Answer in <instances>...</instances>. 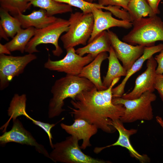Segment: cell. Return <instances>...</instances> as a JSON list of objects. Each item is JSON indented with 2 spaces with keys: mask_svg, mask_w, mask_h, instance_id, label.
<instances>
[{
  "mask_svg": "<svg viewBox=\"0 0 163 163\" xmlns=\"http://www.w3.org/2000/svg\"><path fill=\"white\" fill-rule=\"evenodd\" d=\"M120 77L116 78L107 89L98 91L96 87L84 91L78 94L68 106L74 119H83L95 125L98 129L108 133L117 130L113 121L120 119L123 115L125 108L122 104H114L112 102V90Z\"/></svg>",
  "mask_w": 163,
  "mask_h": 163,
  "instance_id": "obj_1",
  "label": "cell"
},
{
  "mask_svg": "<svg viewBox=\"0 0 163 163\" xmlns=\"http://www.w3.org/2000/svg\"><path fill=\"white\" fill-rule=\"evenodd\" d=\"M95 87L89 80L78 75H66L56 80L51 90L53 96L49 104V118L58 117L65 111L63 107L66 99L69 97L74 100L81 92Z\"/></svg>",
  "mask_w": 163,
  "mask_h": 163,
  "instance_id": "obj_2",
  "label": "cell"
},
{
  "mask_svg": "<svg viewBox=\"0 0 163 163\" xmlns=\"http://www.w3.org/2000/svg\"><path fill=\"white\" fill-rule=\"evenodd\" d=\"M132 23V29L122 39L124 42L149 47L155 45L157 41H163V21L157 14Z\"/></svg>",
  "mask_w": 163,
  "mask_h": 163,
  "instance_id": "obj_3",
  "label": "cell"
},
{
  "mask_svg": "<svg viewBox=\"0 0 163 163\" xmlns=\"http://www.w3.org/2000/svg\"><path fill=\"white\" fill-rule=\"evenodd\" d=\"M69 29L60 39L66 50L81 44L85 46L92 34L94 24L92 13L77 12L71 14Z\"/></svg>",
  "mask_w": 163,
  "mask_h": 163,
  "instance_id": "obj_4",
  "label": "cell"
},
{
  "mask_svg": "<svg viewBox=\"0 0 163 163\" xmlns=\"http://www.w3.org/2000/svg\"><path fill=\"white\" fill-rule=\"evenodd\" d=\"M156 95L149 91L143 93L139 97L133 99L122 97L113 98L114 104H122L125 108L123 115L120 120L123 123H131L137 120H150L153 114L152 103L156 99Z\"/></svg>",
  "mask_w": 163,
  "mask_h": 163,
  "instance_id": "obj_5",
  "label": "cell"
},
{
  "mask_svg": "<svg viewBox=\"0 0 163 163\" xmlns=\"http://www.w3.org/2000/svg\"><path fill=\"white\" fill-rule=\"evenodd\" d=\"M69 26L68 20L57 18L54 22L45 27L35 29L34 35L27 45L25 52L28 53L38 52L37 48L38 45L51 44L55 47V49L52 51L53 55L59 56L63 50L58 44V40L63 33L68 31Z\"/></svg>",
  "mask_w": 163,
  "mask_h": 163,
  "instance_id": "obj_6",
  "label": "cell"
},
{
  "mask_svg": "<svg viewBox=\"0 0 163 163\" xmlns=\"http://www.w3.org/2000/svg\"><path fill=\"white\" fill-rule=\"evenodd\" d=\"M78 139L71 135L63 141L53 144L50 159L55 162L64 163H106L103 160L85 154L78 144Z\"/></svg>",
  "mask_w": 163,
  "mask_h": 163,
  "instance_id": "obj_7",
  "label": "cell"
},
{
  "mask_svg": "<svg viewBox=\"0 0 163 163\" xmlns=\"http://www.w3.org/2000/svg\"><path fill=\"white\" fill-rule=\"evenodd\" d=\"M66 51V56L60 60L53 61L49 57L44 64V68L66 75L78 76L83 68L96 57L90 54L84 56H80L76 53L74 47L69 48Z\"/></svg>",
  "mask_w": 163,
  "mask_h": 163,
  "instance_id": "obj_8",
  "label": "cell"
},
{
  "mask_svg": "<svg viewBox=\"0 0 163 163\" xmlns=\"http://www.w3.org/2000/svg\"><path fill=\"white\" fill-rule=\"evenodd\" d=\"M37 58L33 53L18 56L0 54V90L7 88L14 77L22 74L27 65Z\"/></svg>",
  "mask_w": 163,
  "mask_h": 163,
  "instance_id": "obj_9",
  "label": "cell"
},
{
  "mask_svg": "<svg viewBox=\"0 0 163 163\" xmlns=\"http://www.w3.org/2000/svg\"><path fill=\"white\" fill-rule=\"evenodd\" d=\"M111 46L117 57L122 62L127 72L143 54L145 46L133 45L120 40L113 32L107 30Z\"/></svg>",
  "mask_w": 163,
  "mask_h": 163,
  "instance_id": "obj_10",
  "label": "cell"
},
{
  "mask_svg": "<svg viewBox=\"0 0 163 163\" xmlns=\"http://www.w3.org/2000/svg\"><path fill=\"white\" fill-rule=\"evenodd\" d=\"M13 122L11 129L5 132L0 136L1 145L14 142L34 146L37 152L50 158V154L44 147L38 143L31 133L24 127L18 119L17 118Z\"/></svg>",
  "mask_w": 163,
  "mask_h": 163,
  "instance_id": "obj_11",
  "label": "cell"
},
{
  "mask_svg": "<svg viewBox=\"0 0 163 163\" xmlns=\"http://www.w3.org/2000/svg\"><path fill=\"white\" fill-rule=\"evenodd\" d=\"M157 62L153 56L147 60L145 70L136 78L133 89L130 92L124 94L122 98L133 99L139 97L143 93L149 91L153 92L154 84L157 74Z\"/></svg>",
  "mask_w": 163,
  "mask_h": 163,
  "instance_id": "obj_12",
  "label": "cell"
},
{
  "mask_svg": "<svg viewBox=\"0 0 163 163\" xmlns=\"http://www.w3.org/2000/svg\"><path fill=\"white\" fill-rule=\"evenodd\" d=\"M91 13L94 18V26L88 43L93 41L101 32L112 27L129 29L133 26L131 22L114 18L112 16V13L109 11H104L102 9L93 7Z\"/></svg>",
  "mask_w": 163,
  "mask_h": 163,
  "instance_id": "obj_13",
  "label": "cell"
},
{
  "mask_svg": "<svg viewBox=\"0 0 163 163\" xmlns=\"http://www.w3.org/2000/svg\"><path fill=\"white\" fill-rule=\"evenodd\" d=\"M123 123L120 119L113 121V126L118 131L119 136L117 140L114 143L103 147H96L93 150L94 152L98 154L104 149L112 146H120L126 149L133 157L142 163L149 160L146 155H142L139 154L132 146L130 140V136L136 133L137 130L134 129H127L124 127Z\"/></svg>",
  "mask_w": 163,
  "mask_h": 163,
  "instance_id": "obj_14",
  "label": "cell"
},
{
  "mask_svg": "<svg viewBox=\"0 0 163 163\" xmlns=\"http://www.w3.org/2000/svg\"><path fill=\"white\" fill-rule=\"evenodd\" d=\"M74 121L71 125L62 123L60 126L68 134L76 136L79 140H82L80 147L82 149H85L91 145L90 139L97 133L98 129L95 125L83 119H78Z\"/></svg>",
  "mask_w": 163,
  "mask_h": 163,
  "instance_id": "obj_15",
  "label": "cell"
},
{
  "mask_svg": "<svg viewBox=\"0 0 163 163\" xmlns=\"http://www.w3.org/2000/svg\"><path fill=\"white\" fill-rule=\"evenodd\" d=\"M163 49V44L160 43L151 46H145L142 55L133 64L121 83L112 90L113 98L121 97L124 94L126 84L129 78L142 67L144 62L153 56L155 54L159 52Z\"/></svg>",
  "mask_w": 163,
  "mask_h": 163,
  "instance_id": "obj_16",
  "label": "cell"
},
{
  "mask_svg": "<svg viewBox=\"0 0 163 163\" xmlns=\"http://www.w3.org/2000/svg\"><path fill=\"white\" fill-rule=\"evenodd\" d=\"M20 21L22 28L24 29L34 27L36 29L45 27L54 22L57 18L48 15L44 9L40 8L34 10L30 14L21 13L14 16Z\"/></svg>",
  "mask_w": 163,
  "mask_h": 163,
  "instance_id": "obj_17",
  "label": "cell"
},
{
  "mask_svg": "<svg viewBox=\"0 0 163 163\" xmlns=\"http://www.w3.org/2000/svg\"><path fill=\"white\" fill-rule=\"evenodd\" d=\"M108 56L107 52L100 53L92 61L83 68L78 76L89 80L94 85L98 91L107 89L103 85L102 81L100 68L102 62L107 58Z\"/></svg>",
  "mask_w": 163,
  "mask_h": 163,
  "instance_id": "obj_18",
  "label": "cell"
},
{
  "mask_svg": "<svg viewBox=\"0 0 163 163\" xmlns=\"http://www.w3.org/2000/svg\"><path fill=\"white\" fill-rule=\"evenodd\" d=\"M111 47L107 31L105 30L100 33L87 45L75 50L76 53L81 56H83L86 54H90L96 57L102 52H109Z\"/></svg>",
  "mask_w": 163,
  "mask_h": 163,
  "instance_id": "obj_19",
  "label": "cell"
},
{
  "mask_svg": "<svg viewBox=\"0 0 163 163\" xmlns=\"http://www.w3.org/2000/svg\"><path fill=\"white\" fill-rule=\"evenodd\" d=\"M109 53L107 58L109 62L108 69L102 82L103 85L107 88L109 87L114 79L121 76H125L127 74V71L120 63L111 46Z\"/></svg>",
  "mask_w": 163,
  "mask_h": 163,
  "instance_id": "obj_20",
  "label": "cell"
},
{
  "mask_svg": "<svg viewBox=\"0 0 163 163\" xmlns=\"http://www.w3.org/2000/svg\"><path fill=\"white\" fill-rule=\"evenodd\" d=\"M35 30L34 27L21 28L11 40L5 45L11 52L18 51L24 53L27 45L34 35Z\"/></svg>",
  "mask_w": 163,
  "mask_h": 163,
  "instance_id": "obj_21",
  "label": "cell"
},
{
  "mask_svg": "<svg viewBox=\"0 0 163 163\" xmlns=\"http://www.w3.org/2000/svg\"><path fill=\"white\" fill-rule=\"evenodd\" d=\"M31 5L45 10L49 16L72 12V6L54 0H27Z\"/></svg>",
  "mask_w": 163,
  "mask_h": 163,
  "instance_id": "obj_22",
  "label": "cell"
},
{
  "mask_svg": "<svg viewBox=\"0 0 163 163\" xmlns=\"http://www.w3.org/2000/svg\"><path fill=\"white\" fill-rule=\"evenodd\" d=\"M127 11L131 22L143 18L156 15L146 0H130Z\"/></svg>",
  "mask_w": 163,
  "mask_h": 163,
  "instance_id": "obj_23",
  "label": "cell"
},
{
  "mask_svg": "<svg viewBox=\"0 0 163 163\" xmlns=\"http://www.w3.org/2000/svg\"><path fill=\"white\" fill-rule=\"evenodd\" d=\"M0 26H1L8 37L12 38L18 31L22 28L19 20L12 16L8 11L0 7Z\"/></svg>",
  "mask_w": 163,
  "mask_h": 163,
  "instance_id": "obj_24",
  "label": "cell"
},
{
  "mask_svg": "<svg viewBox=\"0 0 163 163\" xmlns=\"http://www.w3.org/2000/svg\"><path fill=\"white\" fill-rule=\"evenodd\" d=\"M26 95L25 94L19 95L15 94L12 98L8 110V114L10 119L6 123L7 126L10 120H14L21 116L22 111L26 109Z\"/></svg>",
  "mask_w": 163,
  "mask_h": 163,
  "instance_id": "obj_25",
  "label": "cell"
},
{
  "mask_svg": "<svg viewBox=\"0 0 163 163\" xmlns=\"http://www.w3.org/2000/svg\"><path fill=\"white\" fill-rule=\"evenodd\" d=\"M0 5L13 16L24 12L31 5L27 0H0Z\"/></svg>",
  "mask_w": 163,
  "mask_h": 163,
  "instance_id": "obj_26",
  "label": "cell"
},
{
  "mask_svg": "<svg viewBox=\"0 0 163 163\" xmlns=\"http://www.w3.org/2000/svg\"><path fill=\"white\" fill-rule=\"evenodd\" d=\"M57 2L68 4L82 10L83 13H91L93 7L102 9L103 6L98 3H90L84 0H54Z\"/></svg>",
  "mask_w": 163,
  "mask_h": 163,
  "instance_id": "obj_27",
  "label": "cell"
},
{
  "mask_svg": "<svg viewBox=\"0 0 163 163\" xmlns=\"http://www.w3.org/2000/svg\"><path fill=\"white\" fill-rule=\"evenodd\" d=\"M120 7L117 6L109 5L103 6L102 9L110 12L116 17L122 20L131 22L130 15L128 12L125 10L120 9Z\"/></svg>",
  "mask_w": 163,
  "mask_h": 163,
  "instance_id": "obj_28",
  "label": "cell"
},
{
  "mask_svg": "<svg viewBox=\"0 0 163 163\" xmlns=\"http://www.w3.org/2000/svg\"><path fill=\"white\" fill-rule=\"evenodd\" d=\"M130 0H98V4L103 6H117L123 7L127 11L128 6Z\"/></svg>",
  "mask_w": 163,
  "mask_h": 163,
  "instance_id": "obj_29",
  "label": "cell"
},
{
  "mask_svg": "<svg viewBox=\"0 0 163 163\" xmlns=\"http://www.w3.org/2000/svg\"><path fill=\"white\" fill-rule=\"evenodd\" d=\"M154 88L156 90L163 102V74H156L154 84Z\"/></svg>",
  "mask_w": 163,
  "mask_h": 163,
  "instance_id": "obj_30",
  "label": "cell"
},
{
  "mask_svg": "<svg viewBox=\"0 0 163 163\" xmlns=\"http://www.w3.org/2000/svg\"><path fill=\"white\" fill-rule=\"evenodd\" d=\"M154 58L158 64L156 72L157 74H163V49Z\"/></svg>",
  "mask_w": 163,
  "mask_h": 163,
  "instance_id": "obj_31",
  "label": "cell"
},
{
  "mask_svg": "<svg viewBox=\"0 0 163 163\" xmlns=\"http://www.w3.org/2000/svg\"><path fill=\"white\" fill-rule=\"evenodd\" d=\"M161 0H147V2L152 9L156 14L160 13L158 6Z\"/></svg>",
  "mask_w": 163,
  "mask_h": 163,
  "instance_id": "obj_32",
  "label": "cell"
},
{
  "mask_svg": "<svg viewBox=\"0 0 163 163\" xmlns=\"http://www.w3.org/2000/svg\"><path fill=\"white\" fill-rule=\"evenodd\" d=\"M11 52L6 47L5 45L0 43V54L10 55Z\"/></svg>",
  "mask_w": 163,
  "mask_h": 163,
  "instance_id": "obj_33",
  "label": "cell"
},
{
  "mask_svg": "<svg viewBox=\"0 0 163 163\" xmlns=\"http://www.w3.org/2000/svg\"><path fill=\"white\" fill-rule=\"evenodd\" d=\"M0 36L1 38H3L7 41H8L9 40V37H8L3 28L1 26H0Z\"/></svg>",
  "mask_w": 163,
  "mask_h": 163,
  "instance_id": "obj_34",
  "label": "cell"
},
{
  "mask_svg": "<svg viewBox=\"0 0 163 163\" xmlns=\"http://www.w3.org/2000/svg\"><path fill=\"white\" fill-rule=\"evenodd\" d=\"M155 119L157 123L160 125L163 129V119L160 116H156Z\"/></svg>",
  "mask_w": 163,
  "mask_h": 163,
  "instance_id": "obj_35",
  "label": "cell"
},
{
  "mask_svg": "<svg viewBox=\"0 0 163 163\" xmlns=\"http://www.w3.org/2000/svg\"><path fill=\"white\" fill-rule=\"evenodd\" d=\"M87 2L90 3H93V2L97 0H84Z\"/></svg>",
  "mask_w": 163,
  "mask_h": 163,
  "instance_id": "obj_36",
  "label": "cell"
}]
</instances>
